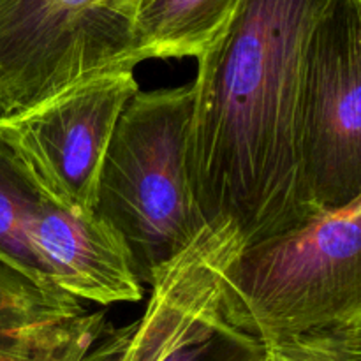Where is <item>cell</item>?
<instances>
[{
    "mask_svg": "<svg viewBox=\"0 0 361 361\" xmlns=\"http://www.w3.org/2000/svg\"><path fill=\"white\" fill-rule=\"evenodd\" d=\"M263 348L249 335L233 328L215 310L201 317L187 337L162 361H261Z\"/></svg>",
    "mask_w": 361,
    "mask_h": 361,
    "instance_id": "obj_11",
    "label": "cell"
},
{
    "mask_svg": "<svg viewBox=\"0 0 361 361\" xmlns=\"http://www.w3.org/2000/svg\"><path fill=\"white\" fill-rule=\"evenodd\" d=\"M192 102V83L140 90L106 152L95 215L123 240L141 284H154L207 226L190 185Z\"/></svg>",
    "mask_w": 361,
    "mask_h": 361,
    "instance_id": "obj_2",
    "label": "cell"
},
{
    "mask_svg": "<svg viewBox=\"0 0 361 361\" xmlns=\"http://www.w3.org/2000/svg\"><path fill=\"white\" fill-rule=\"evenodd\" d=\"M298 157L312 212L361 197V0H331L307 42Z\"/></svg>",
    "mask_w": 361,
    "mask_h": 361,
    "instance_id": "obj_6",
    "label": "cell"
},
{
    "mask_svg": "<svg viewBox=\"0 0 361 361\" xmlns=\"http://www.w3.org/2000/svg\"><path fill=\"white\" fill-rule=\"evenodd\" d=\"M221 314L261 348L361 319V197L243 247L222 281Z\"/></svg>",
    "mask_w": 361,
    "mask_h": 361,
    "instance_id": "obj_3",
    "label": "cell"
},
{
    "mask_svg": "<svg viewBox=\"0 0 361 361\" xmlns=\"http://www.w3.org/2000/svg\"><path fill=\"white\" fill-rule=\"evenodd\" d=\"M242 249L231 226H204L159 271L143 314L129 326L109 331L88 361L164 360L201 317L217 309L224 275Z\"/></svg>",
    "mask_w": 361,
    "mask_h": 361,
    "instance_id": "obj_8",
    "label": "cell"
},
{
    "mask_svg": "<svg viewBox=\"0 0 361 361\" xmlns=\"http://www.w3.org/2000/svg\"><path fill=\"white\" fill-rule=\"evenodd\" d=\"M141 0H0V116L76 81L140 63Z\"/></svg>",
    "mask_w": 361,
    "mask_h": 361,
    "instance_id": "obj_5",
    "label": "cell"
},
{
    "mask_svg": "<svg viewBox=\"0 0 361 361\" xmlns=\"http://www.w3.org/2000/svg\"><path fill=\"white\" fill-rule=\"evenodd\" d=\"M137 92L134 67L101 71L37 104L0 116V133L62 207L95 215L109 141Z\"/></svg>",
    "mask_w": 361,
    "mask_h": 361,
    "instance_id": "obj_7",
    "label": "cell"
},
{
    "mask_svg": "<svg viewBox=\"0 0 361 361\" xmlns=\"http://www.w3.org/2000/svg\"><path fill=\"white\" fill-rule=\"evenodd\" d=\"M240 0H141L136 14V55L197 59L231 20Z\"/></svg>",
    "mask_w": 361,
    "mask_h": 361,
    "instance_id": "obj_10",
    "label": "cell"
},
{
    "mask_svg": "<svg viewBox=\"0 0 361 361\" xmlns=\"http://www.w3.org/2000/svg\"><path fill=\"white\" fill-rule=\"evenodd\" d=\"M263 361H361V319L263 345Z\"/></svg>",
    "mask_w": 361,
    "mask_h": 361,
    "instance_id": "obj_12",
    "label": "cell"
},
{
    "mask_svg": "<svg viewBox=\"0 0 361 361\" xmlns=\"http://www.w3.org/2000/svg\"><path fill=\"white\" fill-rule=\"evenodd\" d=\"M261 361H263V358H261Z\"/></svg>",
    "mask_w": 361,
    "mask_h": 361,
    "instance_id": "obj_13",
    "label": "cell"
},
{
    "mask_svg": "<svg viewBox=\"0 0 361 361\" xmlns=\"http://www.w3.org/2000/svg\"><path fill=\"white\" fill-rule=\"evenodd\" d=\"M0 259L46 289L108 307L143 298L123 240L59 203L0 133Z\"/></svg>",
    "mask_w": 361,
    "mask_h": 361,
    "instance_id": "obj_4",
    "label": "cell"
},
{
    "mask_svg": "<svg viewBox=\"0 0 361 361\" xmlns=\"http://www.w3.org/2000/svg\"><path fill=\"white\" fill-rule=\"evenodd\" d=\"M331 0H240L197 56L189 173L207 226L243 247L302 224L298 97L307 42Z\"/></svg>",
    "mask_w": 361,
    "mask_h": 361,
    "instance_id": "obj_1",
    "label": "cell"
},
{
    "mask_svg": "<svg viewBox=\"0 0 361 361\" xmlns=\"http://www.w3.org/2000/svg\"><path fill=\"white\" fill-rule=\"evenodd\" d=\"M109 331L104 310H87L0 259V361H88Z\"/></svg>",
    "mask_w": 361,
    "mask_h": 361,
    "instance_id": "obj_9",
    "label": "cell"
}]
</instances>
